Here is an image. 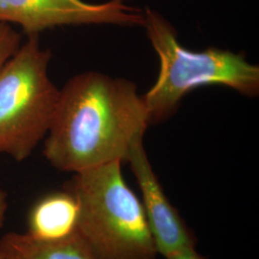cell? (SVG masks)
Instances as JSON below:
<instances>
[{
    "label": "cell",
    "instance_id": "obj_1",
    "mask_svg": "<svg viewBox=\"0 0 259 259\" xmlns=\"http://www.w3.org/2000/svg\"><path fill=\"white\" fill-rule=\"evenodd\" d=\"M150 125L136 83L98 71L82 72L59 92L44 155L56 169L73 174L127 162Z\"/></svg>",
    "mask_w": 259,
    "mask_h": 259
},
{
    "label": "cell",
    "instance_id": "obj_2",
    "mask_svg": "<svg viewBox=\"0 0 259 259\" xmlns=\"http://www.w3.org/2000/svg\"><path fill=\"white\" fill-rule=\"evenodd\" d=\"M143 11V28L159 61L157 80L143 94L151 125L170 118L187 93L204 85L228 87L247 97L258 95V65L241 53L226 49H188L159 12Z\"/></svg>",
    "mask_w": 259,
    "mask_h": 259
},
{
    "label": "cell",
    "instance_id": "obj_3",
    "mask_svg": "<svg viewBox=\"0 0 259 259\" xmlns=\"http://www.w3.org/2000/svg\"><path fill=\"white\" fill-rule=\"evenodd\" d=\"M121 161L76 173L77 232L96 259H157L158 252L140 199L122 174Z\"/></svg>",
    "mask_w": 259,
    "mask_h": 259
},
{
    "label": "cell",
    "instance_id": "obj_4",
    "mask_svg": "<svg viewBox=\"0 0 259 259\" xmlns=\"http://www.w3.org/2000/svg\"><path fill=\"white\" fill-rule=\"evenodd\" d=\"M51 52L28 36L0 70V154L26 159L44 140L60 90L49 76Z\"/></svg>",
    "mask_w": 259,
    "mask_h": 259
},
{
    "label": "cell",
    "instance_id": "obj_5",
    "mask_svg": "<svg viewBox=\"0 0 259 259\" xmlns=\"http://www.w3.org/2000/svg\"><path fill=\"white\" fill-rule=\"evenodd\" d=\"M0 21L19 25L28 36H38L61 26L143 27L144 11L116 0H0Z\"/></svg>",
    "mask_w": 259,
    "mask_h": 259
},
{
    "label": "cell",
    "instance_id": "obj_6",
    "mask_svg": "<svg viewBox=\"0 0 259 259\" xmlns=\"http://www.w3.org/2000/svg\"><path fill=\"white\" fill-rule=\"evenodd\" d=\"M141 192V204L158 255L167 259L180 250L196 247L192 232L176 207L170 203L144 148L137 142L127 159Z\"/></svg>",
    "mask_w": 259,
    "mask_h": 259
},
{
    "label": "cell",
    "instance_id": "obj_7",
    "mask_svg": "<svg viewBox=\"0 0 259 259\" xmlns=\"http://www.w3.org/2000/svg\"><path fill=\"white\" fill-rule=\"evenodd\" d=\"M78 221L79 204L73 193H53L32 208L28 233L40 240H60L77 232Z\"/></svg>",
    "mask_w": 259,
    "mask_h": 259
},
{
    "label": "cell",
    "instance_id": "obj_8",
    "mask_svg": "<svg viewBox=\"0 0 259 259\" xmlns=\"http://www.w3.org/2000/svg\"><path fill=\"white\" fill-rule=\"evenodd\" d=\"M2 259H96L76 232L64 239L40 240L28 232H9L0 239Z\"/></svg>",
    "mask_w": 259,
    "mask_h": 259
},
{
    "label": "cell",
    "instance_id": "obj_9",
    "mask_svg": "<svg viewBox=\"0 0 259 259\" xmlns=\"http://www.w3.org/2000/svg\"><path fill=\"white\" fill-rule=\"evenodd\" d=\"M21 46V36L9 23L0 21V70Z\"/></svg>",
    "mask_w": 259,
    "mask_h": 259
},
{
    "label": "cell",
    "instance_id": "obj_10",
    "mask_svg": "<svg viewBox=\"0 0 259 259\" xmlns=\"http://www.w3.org/2000/svg\"><path fill=\"white\" fill-rule=\"evenodd\" d=\"M167 259H206L203 255H201L197 250L196 247L188 248L185 250H180L176 253L172 254Z\"/></svg>",
    "mask_w": 259,
    "mask_h": 259
},
{
    "label": "cell",
    "instance_id": "obj_11",
    "mask_svg": "<svg viewBox=\"0 0 259 259\" xmlns=\"http://www.w3.org/2000/svg\"><path fill=\"white\" fill-rule=\"evenodd\" d=\"M8 209V203H7V194L0 186V228H2L3 224L5 222L6 212Z\"/></svg>",
    "mask_w": 259,
    "mask_h": 259
},
{
    "label": "cell",
    "instance_id": "obj_12",
    "mask_svg": "<svg viewBox=\"0 0 259 259\" xmlns=\"http://www.w3.org/2000/svg\"><path fill=\"white\" fill-rule=\"evenodd\" d=\"M116 1H121V2H125L126 0H116Z\"/></svg>",
    "mask_w": 259,
    "mask_h": 259
},
{
    "label": "cell",
    "instance_id": "obj_13",
    "mask_svg": "<svg viewBox=\"0 0 259 259\" xmlns=\"http://www.w3.org/2000/svg\"><path fill=\"white\" fill-rule=\"evenodd\" d=\"M0 259H2V257H1V255H0Z\"/></svg>",
    "mask_w": 259,
    "mask_h": 259
}]
</instances>
